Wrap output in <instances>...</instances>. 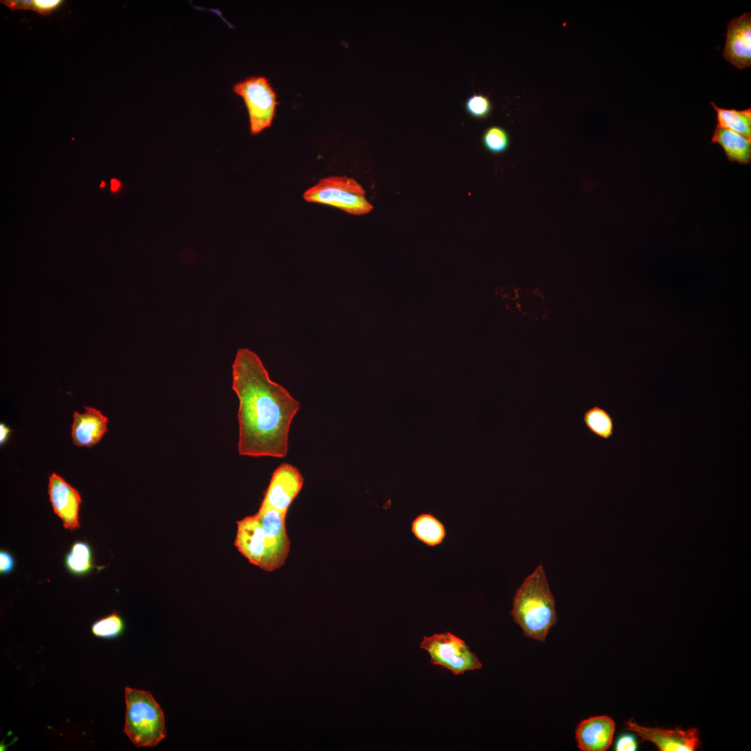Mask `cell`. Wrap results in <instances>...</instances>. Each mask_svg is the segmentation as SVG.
<instances>
[{"label":"cell","mask_w":751,"mask_h":751,"mask_svg":"<svg viewBox=\"0 0 751 751\" xmlns=\"http://www.w3.org/2000/svg\"><path fill=\"white\" fill-rule=\"evenodd\" d=\"M232 389L239 400V453L285 457L299 402L272 381L258 355L245 348L237 350L232 364Z\"/></svg>","instance_id":"obj_1"},{"label":"cell","mask_w":751,"mask_h":751,"mask_svg":"<svg viewBox=\"0 0 751 751\" xmlns=\"http://www.w3.org/2000/svg\"><path fill=\"white\" fill-rule=\"evenodd\" d=\"M511 615L528 638L544 641L557 620L555 601L542 564L517 588Z\"/></svg>","instance_id":"obj_2"},{"label":"cell","mask_w":751,"mask_h":751,"mask_svg":"<svg viewBox=\"0 0 751 751\" xmlns=\"http://www.w3.org/2000/svg\"><path fill=\"white\" fill-rule=\"evenodd\" d=\"M124 734L138 748L154 747L166 737L163 711L150 692L126 686Z\"/></svg>","instance_id":"obj_3"},{"label":"cell","mask_w":751,"mask_h":751,"mask_svg":"<svg viewBox=\"0 0 751 751\" xmlns=\"http://www.w3.org/2000/svg\"><path fill=\"white\" fill-rule=\"evenodd\" d=\"M364 189L354 179L346 176L322 178L307 189L303 198L308 202L334 207L350 214L360 216L369 213L373 205L366 200Z\"/></svg>","instance_id":"obj_4"},{"label":"cell","mask_w":751,"mask_h":751,"mask_svg":"<svg viewBox=\"0 0 751 751\" xmlns=\"http://www.w3.org/2000/svg\"><path fill=\"white\" fill-rule=\"evenodd\" d=\"M232 90L245 102L251 135L256 136L271 127L279 102L275 91L265 76H248L235 83Z\"/></svg>","instance_id":"obj_5"},{"label":"cell","mask_w":751,"mask_h":751,"mask_svg":"<svg viewBox=\"0 0 751 751\" xmlns=\"http://www.w3.org/2000/svg\"><path fill=\"white\" fill-rule=\"evenodd\" d=\"M420 647L426 650L430 663L440 665L455 675L482 668V664L466 643L451 632L423 636Z\"/></svg>","instance_id":"obj_6"},{"label":"cell","mask_w":751,"mask_h":751,"mask_svg":"<svg viewBox=\"0 0 751 751\" xmlns=\"http://www.w3.org/2000/svg\"><path fill=\"white\" fill-rule=\"evenodd\" d=\"M234 545L250 563L271 572L275 570L266 535L257 515L248 516L236 522Z\"/></svg>","instance_id":"obj_7"},{"label":"cell","mask_w":751,"mask_h":751,"mask_svg":"<svg viewBox=\"0 0 751 751\" xmlns=\"http://www.w3.org/2000/svg\"><path fill=\"white\" fill-rule=\"evenodd\" d=\"M304 478L294 466L283 463L273 472L259 509L273 508L286 515L300 492Z\"/></svg>","instance_id":"obj_8"},{"label":"cell","mask_w":751,"mask_h":751,"mask_svg":"<svg viewBox=\"0 0 751 751\" xmlns=\"http://www.w3.org/2000/svg\"><path fill=\"white\" fill-rule=\"evenodd\" d=\"M625 729L634 732L643 741L654 743L661 751H694L701 744L699 731L691 727L666 729L640 725L633 720L624 721Z\"/></svg>","instance_id":"obj_9"},{"label":"cell","mask_w":751,"mask_h":751,"mask_svg":"<svg viewBox=\"0 0 751 751\" xmlns=\"http://www.w3.org/2000/svg\"><path fill=\"white\" fill-rule=\"evenodd\" d=\"M48 494L54 513L70 531L80 528V492L62 476L53 472L49 477Z\"/></svg>","instance_id":"obj_10"},{"label":"cell","mask_w":751,"mask_h":751,"mask_svg":"<svg viewBox=\"0 0 751 751\" xmlns=\"http://www.w3.org/2000/svg\"><path fill=\"white\" fill-rule=\"evenodd\" d=\"M726 60L738 69L751 65V13H745L727 24L722 51Z\"/></svg>","instance_id":"obj_11"},{"label":"cell","mask_w":751,"mask_h":751,"mask_svg":"<svg viewBox=\"0 0 751 751\" xmlns=\"http://www.w3.org/2000/svg\"><path fill=\"white\" fill-rule=\"evenodd\" d=\"M266 535L275 570L285 563L289 552V539L285 527L286 515L273 509H259L256 514Z\"/></svg>","instance_id":"obj_12"},{"label":"cell","mask_w":751,"mask_h":751,"mask_svg":"<svg viewBox=\"0 0 751 751\" xmlns=\"http://www.w3.org/2000/svg\"><path fill=\"white\" fill-rule=\"evenodd\" d=\"M615 723L608 716L583 720L575 731L578 748L583 751H605L612 744Z\"/></svg>","instance_id":"obj_13"},{"label":"cell","mask_w":751,"mask_h":751,"mask_svg":"<svg viewBox=\"0 0 751 751\" xmlns=\"http://www.w3.org/2000/svg\"><path fill=\"white\" fill-rule=\"evenodd\" d=\"M83 408V413L73 414L71 436L74 445L90 448L98 444L108 431V419L99 410L88 406Z\"/></svg>","instance_id":"obj_14"},{"label":"cell","mask_w":751,"mask_h":751,"mask_svg":"<svg viewBox=\"0 0 751 751\" xmlns=\"http://www.w3.org/2000/svg\"><path fill=\"white\" fill-rule=\"evenodd\" d=\"M711 143H718L722 147L729 161L743 165L751 163V139L716 126Z\"/></svg>","instance_id":"obj_15"},{"label":"cell","mask_w":751,"mask_h":751,"mask_svg":"<svg viewBox=\"0 0 751 751\" xmlns=\"http://www.w3.org/2000/svg\"><path fill=\"white\" fill-rule=\"evenodd\" d=\"M64 566L71 575L76 577L89 575L95 568L102 570L104 567L94 565L92 549L87 541L82 540L72 544L65 554Z\"/></svg>","instance_id":"obj_16"},{"label":"cell","mask_w":751,"mask_h":751,"mask_svg":"<svg viewBox=\"0 0 751 751\" xmlns=\"http://www.w3.org/2000/svg\"><path fill=\"white\" fill-rule=\"evenodd\" d=\"M412 532L419 541L430 547L441 544L446 536L444 524L430 513L417 516L412 523Z\"/></svg>","instance_id":"obj_17"},{"label":"cell","mask_w":751,"mask_h":751,"mask_svg":"<svg viewBox=\"0 0 751 751\" xmlns=\"http://www.w3.org/2000/svg\"><path fill=\"white\" fill-rule=\"evenodd\" d=\"M717 113V126L729 129L751 139V108L745 110L727 109L711 102Z\"/></svg>","instance_id":"obj_18"},{"label":"cell","mask_w":751,"mask_h":751,"mask_svg":"<svg viewBox=\"0 0 751 751\" xmlns=\"http://www.w3.org/2000/svg\"><path fill=\"white\" fill-rule=\"evenodd\" d=\"M583 422L588 430L599 438L608 439L613 435V419L608 411L599 406L586 410L583 414Z\"/></svg>","instance_id":"obj_19"},{"label":"cell","mask_w":751,"mask_h":751,"mask_svg":"<svg viewBox=\"0 0 751 751\" xmlns=\"http://www.w3.org/2000/svg\"><path fill=\"white\" fill-rule=\"evenodd\" d=\"M125 622L116 612L103 617L91 626V631L97 638L113 639L120 637L124 631Z\"/></svg>","instance_id":"obj_20"},{"label":"cell","mask_w":751,"mask_h":751,"mask_svg":"<svg viewBox=\"0 0 751 751\" xmlns=\"http://www.w3.org/2000/svg\"><path fill=\"white\" fill-rule=\"evenodd\" d=\"M13 12L18 10H33L42 17L49 16L63 3V0H1Z\"/></svg>","instance_id":"obj_21"},{"label":"cell","mask_w":751,"mask_h":751,"mask_svg":"<svg viewBox=\"0 0 751 751\" xmlns=\"http://www.w3.org/2000/svg\"><path fill=\"white\" fill-rule=\"evenodd\" d=\"M510 136L506 129L499 126L487 128L482 136V143L490 153L499 154L506 152L510 146Z\"/></svg>","instance_id":"obj_22"},{"label":"cell","mask_w":751,"mask_h":751,"mask_svg":"<svg viewBox=\"0 0 751 751\" xmlns=\"http://www.w3.org/2000/svg\"><path fill=\"white\" fill-rule=\"evenodd\" d=\"M464 108L471 117L483 120L491 115L493 105L488 95L474 93L464 102Z\"/></svg>","instance_id":"obj_23"},{"label":"cell","mask_w":751,"mask_h":751,"mask_svg":"<svg viewBox=\"0 0 751 751\" xmlns=\"http://www.w3.org/2000/svg\"><path fill=\"white\" fill-rule=\"evenodd\" d=\"M15 567V560L12 553L6 549L0 551V574L7 576L10 574Z\"/></svg>","instance_id":"obj_24"},{"label":"cell","mask_w":751,"mask_h":751,"mask_svg":"<svg viewBox=\"0 0 751 751\" xmlns=\"http://www.w3.org/2000/svg\"><path fill=\"white\" fill-rule=\"evenodd\" d=\"M638 748L636 738L629 734L621 735L617 740L615 750L617 751H634Z\"/></svg>","instance_id":"obj_25"},{"label":"cell","mask_w":751,"mask_h":751,"mask_svg":"<svg viewBox=\"0 0 751 751\" xmlns=\"http://www.w3.org/2000/svg\"><path fill=\"white\" fill-rule=\"evenodd\" d=\"M10 432V428L4 423L0 424V444L2 446L8 439L9 433Z\"/></svg>","instance_id":"obj_26"},{"label":"cell","mask_w":751,"mask_h":751,"mask_svg":"<svg viewBox=\"0 0 751 751\" xmlns=\"http://www.w3.org/2000/svg\"><path fill=\"white\" fill-rule=\"evenodd\" d=\"M120 185V184L117 179H111V190L113 191H116L119 188Z\"/></svg>","instance_id":"obj_27"},{"label":"cell","mask_w":751,"mask_h":751,"mask_svg":"<svg viewBox=\"0 0 751 751\" xmlns=\"http://www.w3.org/2000/svg\"><path fill=\"white\" fill-rule=\"evenodd\" d=\"M104 185H105L104 182V181H102V184H101V187H102H102H104Z\"/></svg>","instance_id":"obj_28"}]
</instances>
